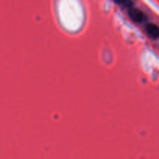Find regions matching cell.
Wrapping results in <instances>:
<instances>
[{
  "mask_svg": "<svg viewBox=\"0 0 159 159\" xmlns=\"http://www.w3.org/2000/svg\"><path fill=\"white\" fill-rule=\"evenodd\" d=\"M129 16L131 20H133L136 23H142L146 20L144 13L140 9L136 8H131L129 10Z\"/></svg>",
  "mask_w": 159,
  "mask_h": 159,
  "instance_id": "6da1fadb",
  "label": "cell"
},
{
  "mask_svg": "<svg viewBox=\"0 0 159 159\" xmlns=\"http://www.w3.org/2000/svg\"><path fill=\"white\" fill-rule=\"evenodd\" d=\"M145 30L150 38L154 40L159 38V26L157 25L154 23H148L145 27Z\"/></svg>",
  "mask_w": 159,
  "mask_h": 159,
  "instance_id": "7a4b0ae2",
  "label": "cell"
}]
</instances>
